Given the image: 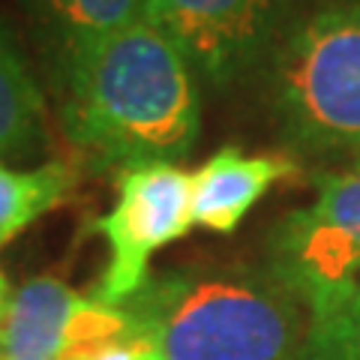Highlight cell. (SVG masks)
Wrapping results in <instances>:
<instances>
[{
	"label": "cell",
	"mask_w": 360,
	"mask_h": 360,
	"mask_svg": "<svg viewBox=\"0 0 360 360\" xmlns=\"http://www.w3.org/2000/svg\"><path fill=\"white\" fill-rule=\"evenodd\" d=\"M58 94L66 139L96 172L177 165L198 141V78L144 18L87 51L58 82Z\"/></svg>",
	"instance_id": "1"
},
{
	"label": "cell",
	"mask_w": 360,
	"mask_h": 360,
	"mask_svg": "<svg viewBox=\"0 0 360 360\" xmlns=\"http://www.w3.org/2000/svg\"><path fill=\"white\" fill-rule=\"evenodd\" d=\"M120 309L162 360H300L309 309L267 262H195L150 274Z\"/></svg>",
	"instance_id": "2"
},
{
	"label": "cell",
	"mask_w": 360,
	"mask_h": 360,
	"mask_svg": "<svg viewBox=\"0 0 360 360\" xmlns=\"http://www.w3.org/2000/svg\"><path fill=\"white\" fill-rule=\"evenodd\" d=\"M267 108L295 153L360 160V0L291 21L267 58Z\"/></svg>",
	"instance_id": "3"
},
{
	"label": "cell",
	"mask_w": 360,
	"mask_h": 360,
	"mask_svg": "<svg viewBox=\"0 0 360 360\" xmlns=\"http://www.w3.org/2000/svg\"><path fill=\"white\" fill-rule=\"evenodd\" d=\"M267 264L312 309L360 279V160L315 177L307 207L267 234Z\"/></svg>",
	"instance_id": "4"
},
{
	"label": "cell",
	"mask_w": 360,
	"mask_h": 360,
	"mask_svg": "<svg viewBox=\"0 0 360 360\" xmlns=\"http://www.w3.org/2000/svg\"><path fill=\"white\" fill-rule=\"evenodd\" d=\"M193 229V174L180 165H135L117 174V201L90 231L108 246L94 295L123 307L150 276V258Z\"/></svg>",
	"instance_id": "5"
},
{
	"label": "cell",
	"mask_w": 360,
	"mask_h": 360,
	"mask_svg": "<svg viewBox=\"0 0 360 360\" xmlns=\"http://www.w3.org/2000/svg\"><path fill=\"white\" fill-rule=\"evenodd\" d=\"M297 0H141V18L177 45L201 84L229 90L267 63Z\"/></svg>",
	"instance_id": "6"
},
{
	"label": "cell",
	"mask_w": 360,
	"mask_h": 360,
	"mask_svg": "<svg viewBox=\"0 0 360 360\" xmlns=\"http://www.w3.org/2000/svg\"><path fill=\"white\" fill-rule=\"evenodd\" d=\"M129 328L127 309L78 295L54 276H33L13 291L0 321V360H70L78 348Z\"/></svg>",
	"instance_id": "7"
},
{
	"label": "cell",
	"mask_w": 360,
	"mask_h": 360,
	"mask_svg": "<svg viewBox=\"0 0 360 360\" xmlns=\"http://www.w3.org/2000/svg\"><path fill=\"white\" fill-rule=\"evenodd\" d=\"M300 172L291 156L243 153L238 144L219 148L193 172V225L231 234L279 180Z\"/></svg>",
	"instance_id": "8"
},
{
	"label": "cell",
	"mask_w": 360,
	"mask_h": 360,
	"mask_svg": "<svg viewBox=\"0 0 360 360\" xmlns=\"http://www.w3.org/2000/svg\"><path fill=\"white\" fill-rule=\"evenodd\" d=\"M54 84L99 42L141 18V0H27Z\"/></svg>",
	"instance_id": "9"
},
{
	"label": "cell",
	"mask_w": 360,
	"mask_h": 360,
	"mask_svg": "<svg viewBox=\"0 0 360 360\" xmlns=\"http://www.w3.org/2000/svg\"><path fill=\"white\" fill-rule=\"evenodd\" d=\"M49 144L45 96L9 33L0 27V162L33 160Z\"/></svg>",
	"instance_id": "10"
},
{
	"label": "cell",
	"mask_w": 360,
	"mask_h": 360,
	"mask_svg": "<svg viewBox=\"0 0 360 360\" xmlns=\"http://www.w3.org/2000/svg\"><path fill=\"white\" fill-rule=\"evenodd\" d=\"M82 172L75 162H42L37 168H9L0 162V246L75 193Z\"/></svg>",
	"instance_id": "11"
},
{
	"label": "cell",
	"mask_w": 360,
	"mask_h": 360,
	"mask_svg": "<svg viewBox=\"0 0 360 360\" xmlns=\"http://www.w3.org/2000/svg\"><path fill=\"white\" fill-rule=\"evenodd\" d=\"M300 360H360V279L309 309Z\"/></svg>",
	"instance_id": "12"
},
{
	"label": "cell",
	"mask_w": 360,
	"mask_h": 360,
	"mask_svg": "<svg viewBox=\"0 0 360 360\" xmlns=\"http://www.w3.org/2000/svg\"><path fill=\"white\" fill-rule=\"evenodd\" d=\"M70 360H162V357L156 352V345L132 324L127 333L78 348Z\"/></svg>",
	"instance_id": "13"
},
{
	"label": "cell",
	"mask_w": 360,
	"mask_h": 360,
	"mask_svg": "<svg viewBox=\"0 0 360 360\" xmlns=\"http://www.w3.org/2000/svg\"><path fill=\"white\" fill-rule=\"evenodd\" d=\"M9 300H13V288H9V283H6V274L0 270V321H4V315L9 309Z\"/></svg>",
	"instance_id": "14"
}]
</instances>
